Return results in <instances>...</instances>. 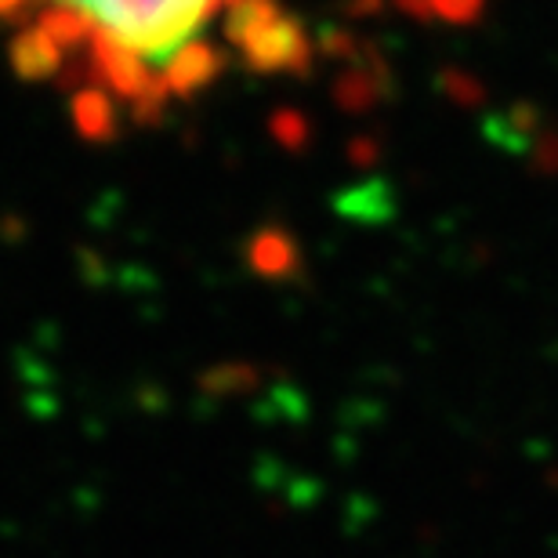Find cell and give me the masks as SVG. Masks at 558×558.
I'll use <instances>...</instances> for the list:
<instances>
[{"label": "cell", "mask_w": 558, "mask_h": 558, "mask_svg": "<svg viewBox=\"0 0 558 558\" xmlns=\"http://www.w3.org/2000/svg\"><path fill=\"white\" fill-rule=\"evenodd\" d=\"M439 84H442V92L453 98V102H461V106H478L483 102V84L472 81L468 73H457V70H446L439 76Z\"/></svg>", "instance_id": "obj_12"}, {"label": "cell", "mask_w": 558, "mask_h": 558, "mask_svg": "<svg viewBox=\"0 0 558 558\" xmlns=\"http://www.w3.org/2000/svg\"><path fill=\"white\" fill-rule=\"evenodd\" d=\"M33 0H0V19H8V22H15L22 19L29 11Z\"/></svg>", "instance_id": "obj_14"}, {"label": "cell", "mask_w": 558, "mask_h": 558, "mask_svg": "<svg viewBox=\"0 0 558 558\" xmlns=\"http://www.w3.org/2000/svg\"><path fill=\"white\" fill-rule=\"evenodd\" d=\"M279 15H283L279 0H236V4H229V15H226V37L229 44L243 48L254 33L272 26Z\"/></svg>", "instance_id": "obj_9"}, {"label": "cell", "mask_w": 558, "mask_h": 558, "mask_svg": "<svg viewBox=\"0 0 558 558\" xmlns=\"http://www.w3.org/2000/svg\"><path fill=\"white\" fill-rule=\"evenodd\" d=\"M73 120H76V131L87 138V142H113L120 135V117H117V106L102 87H92L84 84L81 92L73 95Z\"/></svg>", "instance_id": "obj_7"}, {"label": "cell", "mask_w": 558, "mask_h": 558, "mask_svg": "<svg viewBox=\"0 0 558 558\" xmlns=\"http://www.w3.org/2000/svg\"><path fill=\"white\" fill-rule=\"evenodd\" d=\"M272 135L279 138V145H287V149H301V145L308 142V124H305V117H298V113H276Z\"/></svg>", "instance_id": "obj_13"}, {"label": "cell", "mask_w": 558, "mask_h": 558, "mask_svg": "<svg viewBox=\"0 0 558 558\" xmlns=\"http://www.w3.org/2000/svg\"><path fill=\"white\" fill-rule=\"evenodd\" d=\"M243 62L254 73H294L305 76L312 70V59H316V44H312L308 29L301 26V19L294 15H279L272 26H265L262 33L240 48Z\"/></svg>", "instance_id": "obj_1"}, {"label": "cell", "mask_w": 558, "mask_h": 558, "mask_svg": "<svg viewBox=\"0 0 558 558\" xmlns=\"http://www.w3.org/2000/svg\"><path fill=\"white\" fill-rule=\"evenodd\" d=\"M247 265L262 279H290L301 269V251L290 232L258 229L247 243Z\"/></svg>", "instance_id": "obj_4"}, {"label": "cell", "mask_w": 558, "mask_h": 558, "mask_svg": "<svg viewBox=\"0 0 558 558\" xmlns=\"http://www.w3.org/2000/svg\"><path fill=\"white\" fill-rule=\"evenodd\" d=\"M333 92H338V102L344 109H352V113H363V109H371V106L381 102V95L388 92V65L381 59L352 65V70H344V76L338 81Z\"/></svg>", "instance_id": "obj_8"}, {"label": "cell", "mask_w": 558, "mask_h": 558, "mask_svg": "<svg viewBox=\"0 0 558 558\" xmlns=\"http://www.w3.org/2000/svg\"><path fill=\"white\" fill-rule=\"evenodd\" d=\"M254 385H258V371L247 363H221L199 377V388L210 396H240Z\"/></svg>", "instance_id": "obj_10"}, {"label": "cell", "mask_w": 558, "mask_h": 558, "mask_svg": "<svg viewBox=\"0 0 558 558\" xmlns=\"http://www.w3.org/2000/svg\"><path fill=\"white\" fill-rule=\"evenodd\" d=\"M221 70H226V54H221L215 44L207 40H185L182 48L167 54V65L160 73L163 87L171 95H196L204 92L207 84H215Z\"/></svg>", "instance_id": "obj_3"}, {"label": "cell", "mask_w": 558, "mask_h": 558, "mask_svg": "<svg viewBox=\"0 0 558 558\" xmlns=\"http://www.w3.org/2000/svg\"><path fill=\"white\" fill-rule=\"evenodd\" d=\"M381 4H377V0H352V15H366V11H377Z\"/></svg>", "instance_id": "obj_15"}, {"label": "cell", "mask_w": 558, "mask_h": 558, "mask_svg": "<svg viewBox=\"0 0 558 558\" xmlns=\"http://www.w3.org/2000/svg\"><path fill=\"white\" fill-rule=\"evenodd\" d=\"M486 0H432V19H442L450 26H468L478 19Z\"/></svg>", "instance_id": "obj_11"}, {"label": "cell", "mask_w": 558, "mask_h": 558, "mask_svg": "<svg viewBox=\"0 0 558 558\" xmlns=\"http://www.w3.org/2000/svg\"><path fill=\"white\" fill-rule=\"evenodd\" d=\"M11 65L22 81H51L62 70V51L37 26H26L11 40Z\"/></svg>", "instance_id": "obj_6"}, {"label": "cell", "mask_w": 558, "mask_h": 558, "mask_svg": "<svg viewBox=\"0 0 558 558\" xmlns=\"http://www.w3.org/2000/svg\"><path fill=\"white\" fill-rule=\"evenodd\" d=\"M33 26H37L44 37H48L62 54L65 51H81L84 44H92V37L98 33L95 19L87 15L84 8L65 4V0H59V4L51 0L48 8H40L37 11V22H33Z\"/></svg>", "instance_id": "obj_5"}, {"label": "cell", "mask_w": 558, "mask_h": 558, "mask_svg": "<svg viewBox=\"0 0 558 558\" xmlns=\"http://www.w3.org/2000/svg\"><path fill=\"white\" fill-rule=\"evenodd\" d=\"M87 65H92V73L109 87V92L128 98L131 106H135L142 95H149L156 81H160L156 73H149V65H145L138 51H131L128 44L113 40L102 29L92 37V62Z\"/></svg>", "instance_id": "obj_2"}]
</instances>
